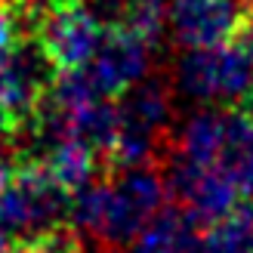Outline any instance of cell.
I'll use <instances>...</instances> for the list:
<instances>
[{"label": "cell", "instance_id": "4", "mask_svg": "<svg viewBox=\"0 0 253 253\" xmlns=\"http://www.w3.org/2000/svg\"><path fill=\"white\" fill-rule=\"evenodd\" d=\"M56 71L59 68L53 65V59L43 53V46L34 37H19L0 56V105L9 111L16 126H22L34 115Z\"/></svg>", "mask_w": 253, "mask_h": 253}, {"label": "cell", "instance_id": "22", "mask_svg": "<svg viewBox=\"0 0 253 253\" xmlns=\"http://www.w3.org/2000/svg\"><path fill=\"white\" fill-rule=\"evenodd\" d=\"M244 3H247V9H250V12H253V0H244Z\"/></svg>", "mask_w": 253, "mask_h": 253}, {"label": "cell", "instance_id": "8", "mask_svg": "<svg viewBox=\"0 0 253 253\" xmlns=\"http://www.w3.org/2000/svg\"><path fill=\"white\" fill-rule=\"evenodd\" d=\"M115 105H118L121 124L139 126V130H148V133H161V136L173 115V96L167 81L148 78V74L133 86H126L121 96H115Z\"/></svg>", "mask_w": 253, "mask_h": 253}, {"label": "cell", "instance_id": "6", "mask_svg": "<svg viewBox=\"0 0 253 253\" xmlns=\"http://www.w3.org/2000/svg\"><path fill=\"white\" fill-rule=\"evenodd\" d=\"M247 16L244 0H173L167 6V31L182 49L219 46L232 41Z\"/></svg>", "mask_w": 253, "mask_h": 253}, {"label": "cell", "instance_id": "16", "mask_svg": "<svg viewBox=\"0 0 253 253\" xmlns=\"http://www.w3.org/2000/svg\"><path fill=\"white\" fill-rule=\"evenodd\" d=\"M25 19H28L25 16V6L0 0V56L25 34Z\"/></svg>", "mask_w": 253, "mask_h": 253}, {"label": "cell", "instance_id": "18", "mask_svg": "<svg viewBox=\"0 0 253 253\" xmlns=\"http://www.w3.org/2000/svg\"><path fill=\"white\" fill-rule=\"evenodd\" d=\"M19 161L9 155V151H3V145H0V185H6L12 179V173H16Z\"/></svg>", "mask_w": 253, "mask_h": 253}, {"label": "cell", "instance_id": "1", "mask_svg": "<svg viewBox=\"0 0 253 253\" xmlns=\"http://www.w3.org/2000/svg\"><path fill=\"white\" fill-rule=\"evenodd\" d=\"M167 204V185L158 164L121 167L108 176V207L96 238H102L105 250L124 253L136 232Z\"/></svg>", "mask_w": 253, "mask_h": 253}, {"label": "cell", "instance_id": "5", "mask_svg": "<svg viewBox=\"0 0 253 253\" xmlns=\"http://www.w3.org/2000/svg\"><path fill=\"white\" fill-rule=\"evenodd\" d=\"M148 68H151V46L124 25H111L102 31V41H99L93 59L84 65L96 93L108 99L121 96L126 86L142 81Z\"/></svg>", "mask_w": 253, "mask_h": 253}, {"label": "cell", "instance_id": "19", "mask_svg": "<svg viewBox=\"0 0 253 253\" xmlns=\"http://www.w3.org/2000/svg\"><path fill=\"white\" fill-rule=\"evenodd\" d=\"M235 108H238V111H244V115L253 121V86H250V90H247V93L235 102Z\"/></svg>", "mask_w": 253, "mask_h": 253}, {"label": "cell", "instance_id": "15", "mask_svg": "<svg viewBox=\"0 0 253 253\" xmlns=\"http://www.w3.org/2000/svg\"><path fill=\"white\" fill-rule=\"evenodd\" d=\"M28 253H84V241L71 222H56L22 241Z\"/></svg>", "mask_w": 253, "mask_h": 253}, {"label": "cell", "instance_id": "3", "mask_svg": "<svg viewBox=\"0 0 253 253\" xmlns=\"http://www.w3.org/2000/svg\"><path fill=\"white\" fill-rule=\"evenodd\" d=\"M102 31L84 0H41L31 6V37L56 68H84L102 41Z\"/></svg>", "mask_w": 253, "mask_h": 253}, {"label": "cell", "instance_id": "14", "mask_svg": "<svg viewBox=\"0 0 253 253\" xmlns=\"http://www.w3.org/2000/svg\"><path fill=\"white\" fill-rule=\"evenodd\" d=\"M121 25L139 34L155 49L164 41V31H167V6H164V0H126Z\"/></svg>", "mask_w": 253, "mask_h": 253}, {"label": "cell", "instance_id": "12", "mask_svg": "<svg viewBox=\"0 0 253 253\" xmlns=\"http://www.w3.org/2000/svg\"><path fill=\"white\" fill-rule=\"evenodd\" d=\"M201 247L204 253H253V222L247 210L238 204L229 216L204 225Z\"/></svg>", "mask_w": 253, "mask_h": 253}, {"label": "cell", "instance_id": "2", "mask_svg": "<svg viewBox=\"0 0 253 253\" xmlns=\"http://www.w3.org/2000/svg\"><path fill=\"white\" fill-rule=\"evenodd\" d=\"M253 86V56L235 41L182 49L176 62V90L195 102H238Z\"/></svg>", "mask_w": 253, "mask_h": 253}, {"label": "cell", "instance_id": "7", "mask_svg": "<svg viewBox=\"0 0 253 253\" xmlns=\"http://www.w3.org/2000/svg\"><path fill=\"white\" fill-rule=\"evenodd\" d=\"M201 225L188 219L179 204H164L142 229L136 232L124 253H204Z\"/></svg>", "mask_w": 253, "mask_h": 253}, {"label": "cell", "instance_id": "11", "mask_svg": "<svg viewBox=\"0 0 253 253\" xmlns=\"http://www.w3.org/2000/svg\"><path fill=\"white\" fill-rule=\"evenodd\" d=\"M68 121V130L81 139V142H86L99 158L108 155L111 151V142H115L118 136V105L115 99L108 96H99L93 99V102L81 105L78 111H71V115H65Z\"/></svg>", "mask_w": 253, "mask_h": 253}, {"label": "cell", "instance_id": "21", "mask_svg": "<svg viewBox=\"0 0 253 253\" xmlns=\"http://www.w3.org/2000/svg\"><path fill=\"white\" fill-rule=\"evenodd\" d=\"M6 3H19V6H34V3H41V0H6Z\"/></svg>", "mask_w": 253, "mask_h": 253}, {"label": "cell", "instance_id": "20", "mask_svg": "<svg viewBox=\"0 0 253 253\" xmlns=\"http://www.w3.org/2000/svg\"><path fill=\"white\" fill-rule=\"evenodd\" d=\"M241 207L247 210V216H250V222H253V195H250V201H244V198H241Z\"/></svg>", "mask_w": 253, "mask_h": 253}, {"label": "cell", "instance_id": "10", "mask_svg": "<svg viewBox=\"0 0 253 253\" xmlns=\"http://www.w3.org/2000/svg\"><path fill=\"white\" fill-rule=\"evenodd\" d=\"M219 142H222V111L201 108L182 124L173 158L185 164H198V167H216Z\"/></svg>", "mask_w": 253, "mask_h": 253}, {"label": "cell", "instance_id": "13", "mask_svg": "<svg viewBox=\"0 0 253 253\" xmlns=\"http://www.w3.org/2000/svg\"><path fill=\"white\" fill-rule=\"evenodd\" d=\"M28 235H34L31 207L25 201L22 188L9 179L6 185H0V250L22 244Z\"/></svg>", "mask_w": 253, "mask_h": 253}, {"label": "cell", "instance_id": "9", "mask_svg": "<svg viewBox=\"0 0 253 253\" xmlns=\"http://www.w3.org/2000/svg\"><path fill=\"white\" fill-rule=\"evenodd\" d=\"M216 167L235 182L241 198L253 195V121L244 111H222V142Z\"/></svg>", "mask_w": 253, "mask_h": 253}, {"label": "cell", "instance_id": "23", "mask_svg": "<svg viewBox=\"0 0 253 253\" xmlns=\"http://www.w3.org/2000/svg\"><path fill=\"white\" fill-rule=\"evenodd\" d=\"M108 253H115V250H108Z\"/></svg>", "mask_w": 253, "mask_h": 253}, {"label": "cell", "instance_id": "17", "mask_svg": "<svg viewBox=\"0 0 253 253\" xmlns=\"http://www.w3.org/2000/svg\"><path fill=\"white\" fill-rule=\"evenodd\" d=\"M12 136H16V121L9 118V111L0 105V145H12Z\"/></svg>", "mask_w": 253, "mask_h": 253}]
</instances>
